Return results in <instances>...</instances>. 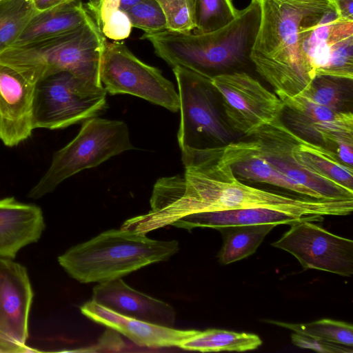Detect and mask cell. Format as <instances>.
<instances>
[{
	"instance_id": "34",
	"label": "cell",
	"mask_w": 353,
	"mask_h": 353,
	"mask_svg": "<svg viewBox=\"0 0 353 353\" xmlns=\"http://www.w3.org/2000/svg\"><path fill=\"white\" fill-rule=\"evenodd\" d=\"M120 0H88L85 7L101 30L109 17L119 9Z\"/></svg>"
},
{
	"instance_id": "33",
	"label": "cell",
	"mask_w": 353,
	"mask_h": 353,
	"mask_svg": "<svg viewBox=\"0 0 353 353\" xmlns=\"http://www.w3.org/2000/svg\"><path fill=\"white\" fill-rule=\"evenodd\" d=\"M292 343L301 348L323 353H352V347L314 339L299 333L291 334Z\"/></svg>"
},
{
	"instance_id": "20",
	"label": "cell",
	"mask_w": 353,
	"mask_h": 353,
	"mask_svg": "<svg viewBox=\"0 0 353 353\" xmlns=\"http://www.w3.org/2000/svg\"><path fill=\"white\" fill-rule=\"evenodd\" d=\"M221 157L241 181L267 183L307 198L323 199L318 194L285 177L261 157L246 139L222 146Z\"/></svg>"
},
{
	"instance_id": "30",
	"label": "cell",
	"mask_w": 353,
	"mask_h": 353,
	"mask_svg": "<svg viewBox=\"0 0 353 353\" xmlns=\"http://www.w3.org/2000/svg\"><path fill=\"white\" fill-rule=\"evenodd\" d=\"M132 26L145 33L168 30L165 15L155 0H144L125 11Z\"/></svg>"
},
{
	"instance_id": "27",
	"label": "cell",
	"mask_w": 353,
	"mask_h": 353,
	"mask_svg": "<svg viewBox=\"0 0 353 353\" xmlns=\"http://www.w3.org/2000/svg\"><path fill=\"white\" fill-rule=\"evenodd\" d=\"M265 321L314 339L353 347V326L344 321L329 319L307 323H289L273 320Z\"/></svg>"
},
{
	"instance_id": "1",
	"label": "cell",
	"mask_w": 353,
	"mask_h": 353,
	"mask_svg": "<svg viewBox=\"0 0 353 353\" xmlns=\"http://www.w3.org/2000/svg\"><path fill=\"white\" fill-rule=\"evenodd\" d=\"M221 152L222 146L182 150L184 173L159 179L153 188L150 210L126 220L123 228L147 234L189 214L243 208L284 210L318 221L353 210V199L297 198L246 185L223 159Z\"/></svg>"
},
{
	"instance_id": "14",
	"label": "cell",
	"mask_w": 353,
	"mask_h": 353,
	"mask_svg": "<svg viewBox=\"0 0 353 353\" xmlns=\"http://www.w3.org/2000/svg\"><path fill=\"white\" fill-rule=\"evenodd\" d=\"M286 125L305 140L323 146L353 139V114L312 103L301 95L279 97Z\"/></svg>"
},
{
	"instance_id": "37",
	"label": "cell",
	"mask_w": 353,
	"mask_h": 353,
	"mask_svg": "<svg viewBox=\"0 0 353 353\" xmlns=\"http://www.w3.org/2000/svg\"><path fill=\"white\" fill-rule=\"evenodd\" d=\"M78 1H81V0H32L34 6L38 12H43Z\"/></svg>"
},
{
	"instance_id": "36",
	"label": "cell",
	"mask_w": 353,
	"mask_h": 353,
	"mask_svg": "<svg viewBox=\"0 0 353 353\" xmlns=\"http://www.w3.org/2000/svg\"><path fill=\"white\" fill-rule=\"evenodd\" d=\"M33 351L28 346H21L0 334V353H22Z\"/></svg>"
},
{
	"instance_id": "5",
	"label": "cell",
	"mask_w": 353,
	"mask_h": 353,
	"mask_svg": "<svg viewBox=\"0 0 353 353\" xmlns=\"http://www.w3.org/2000/svg\"><path fill=\"white\" fill-rule=\"evenodd\" d=\"M106 40L92 17L68 32L0 53V63L38 83L61 72L103 85L100 72Z\"/></svg>"
},
{
	"instance_id": "10",
	"label": "cell",
	"mask_w": 353,
	"mask_h": 353,
	"mask_svg": "<svg viewBox=\"0 0 353 353\" xmlns=\"http://www.w3.org/2000/svg\"><path fill=\"white\" fill-rule=\"evenodd\" d=\"M302 52L315 77L353 80V20L335 10L314 15L301 26Z\"/></svg>"
},
{
	"instance_id": "2",
	"label": "cell",
	"mask_w": 353,
	"mask_h": 353,
	"mask_svg": "<svg viewBox=\"0 0 353 353\" xmlns=\"http://www.w3.org/2000/svg\"><path fill=\"white\" fill-rule=\"evenodd\" d=\"M256 1L261 15L252 65L279 97L299 95L315 77L302 52L301 26L314 15L335 10L333 1Z\"/></svg>"
},
{
	"instance_id": "22",
	"label": "cell",
	"mask_w": 353,
	"mask_h": 353,
	"mask_svg": "<svg viewBox=\"0 0 353 353\" xmlns=\"http://www.w3.org/2000/svg\"><path fill=\"white\" fill-rule=\"evenodd\" d=\"M90 17L81 1L38 12L12 46H23L68 32L79 28Z\"/></svg>"
},
{
	"instance_id": "38",
	"label": "cell",
	"mask_w": 353,
	"mask_h": 353,
	"mask_svg": "<svg viewBox=\"0 0 353 353\" xmlns=\"http://www.w3.org/2000/svg\"><path fill=\"white\" fill-rule=\"evenodd\" d=\"M144 0H120L119 9L125 12Z\"/></svg>"
},
{
	"instance_id": "7",
	"label": "cell",
	"mask_w": 353,
	"mask_h": 353,
	"mask_svg": "<svg viewBox=\"0 0 353 353\" xmlns=\"http://www.w3.org/2000/svg\"><path fill=\"white\" fill-rule=\"evenodd\" d=\"M103 85L61 72L41 79L37 84L34 105V129H61L96 117L107 107Z\"/></svg>"
},
{
	"instance_id": "21",
	"label": "cell",
	"mask_w": 353,
	"mask_h": 353,
	"mask_svg": "<svg viewBox=\"0 0 353 353\" xmlns=\"http://www.w3.org/2000/svg\"><path fill=\"white\" fill-rule=\"evenodd\" d=\"M316 219L294 212L267 208H252L230 210L202 212L187 215L170 225L191 231L196 228L217 229L232 225L267 223L289 224Z\"/></svg>"
},
{
	"instance_id": "23",
	"label": "cell",
	"mask_w": 353,
	"mask_h": 353,
	"mask_svg": "<svg viewBox=\"0 0 353 353\" xmlns=\"http://www.w3.org/2000/svg\"><path fill=\"white\" fill-rule=\"evenodd\" d=\"M293 132L292 152L301 165L353 190L352 167L343 163L334 151Z\"/></svg>"
},
{
	"instance_id": "39",
	"label": "cell",
	"mask_w": 353,
	"mask_h": 353,
	"mask_svg": "<svg viewBox=\"0 0 353 353\" xmlns=\"http://www.w3.org/2000/svg\"><path fill=\"white\" fill-rule=\"evenodd\" d=\"M0 1H2V0H0Z\"/></svg>"
},
{
	"instance_id": "13",
	"label": "cell",
	"mask_w": 353,
	"mask_h": 353,
	"mask_svg": "<svg viewBox=\"0 0 353 353\" xmlns=\"http://www.w3.org/2000/svg\"><path fill=\"white\" fill-rule=\"evenodd\" d=\"M272 246L292 254L303 269H314L343 276L353 274V241L328 232L312 221L290 228Z\"/></svg>"
},
{
	"instance_id": "18",
	"label": "cell",
	"mask_w": 353,
	"mask_h": 353,
	"mask_svg": "<svg viewBox=\"0 0 353 353\" xmlns=\"http://www.w3.org/2000/svg\"><path fill=\"white\" fill-rule=\"evenodd\" d=\"M90 320L117 331L135 344L147 347H179L196 330H178L128 317L91 300L80 307Z\"/></svg>"
},
{
	"instance_id": "6",
	"label": "cell",
	"mask_w": 353,
	"mask_h": 353,
	"mask_svg": "<svg viewBox=\"0 0 353 353\" xmlns=\"http://www.w3.org/2000/svg\"><path fill=\"white\" fill-rule=\"evenodd\" d=\"M134 149L128 125L123 121L97 117L86 119L77 135L54 153L48 170L30 190L28 197L40 199L72 175Z\"/></svg>"
},
{
	"instance_id": "11",
	"label": "cell",
	"mask_w": 353,
	"mask_h": 353,
	"mask_svg": "<svg viewBox=\"0 0 353 353\" xmlns=\"http://www.w3.org/2000/svg\"><path fill=\"white\" fill-rule=\"evenodd\" d=\"M210 80L234 131L248 136L281 117L284 104L281 99L248 72L223 73Z\"/></svg>"
},
{
	"instance_id": "28",
	"label": "cell",
	"mask_w": 353,
	"mask_h": 353,
	"mask_svg": "<svg viewBox=\"0 0 353 353\" xmlns=\"http://www.w3.org/2000/svg\"><path fill=\"white\" fill-rule=\"evenodd\" d=\"M232 0H194V34L219 30L238 16Z\"/></svg>"
},
{
	"instance_id": "3",
	"label": "cell",
	"mask_w": 353,
	"mask_h": 353,
	"mask_svg": "<svg viewBox=\"0 0 353 353\" xmlns=\"http://www.w3.org/2000/svg\"><path fill=\"white\" fill-rule=\"evenodd\" d=\"M260 7L256 0L239 10L225 27L205 33H181L165 30L144 33L141 39L152 45L156 54L170 66H180L205 77L232 72L251 63L250 54L260 23Z\"/></svg>"
},
{
	"instance_id": "26",
	"label": "cell",
	"mask_w": 353,
	"mask_h": 353,
	"mask_svg": "<svg viewBox=\"0 0 353 353\" xmlns=\"http://www.w3.org/2000/svg\"><path fill=\"white\" fill-rule=\"evenodd\" d=\"M37 12L32 0L0 1V53L14 44Z\"/></svg>"
},
{
	"instance_id": "12",
	"label": "cell",
	"mask_w": 353,
	"mask_h": 353,
	"mask_svg": "<svg viewBox=\"0 0 353 353\" xmlns=\"http://www.w3.org/2000/svg\"><path fill=\"white\" fill-rule=\"evenodd\" d=\"M293 131L278 118L245 136L250 145L276 172L323 199H353V190L301 165L292 152Z\"/></svg>"
},
{
	"instance_id": "35",
	"label": "cell",
	"mask_w": 353,
	"mask_h": 353,
	"mask_svg": "<svg viewBox=\"0 0 353 353\" xmlns=\"http://www.w3.org/2000/svg\"><path fill=\"white\" fill-rule=\"evenodd\" d=\"M339 19L353 20V0H332Z\"/></svg>"
},
{
	"instance_id": "17",
	"label": "cell",
	"mask_w": 353,
	"mask_h": 353,
	"mask_svg": "<svg viewBox=\"0 0 353 353\" xmlns=\"http://www.w3.org/2000/svg\"><path fill=\"white\" fill-rule=\"evenodd\" d=\"M92 300L128 317L174 326L176 312L172 305L133 289L121 278L99 283L92 290Z\"/></svg>"
},
{
	"instance_id": "8",
	"label": "cell",
	"mask_w": 353,
	"mask_h": 353,
	"mask_svg": "<svg viewBox=\"0 0 353 353\" xmlns=\"http://www.w3.org/2000/svg\"><path fill=\"white\" fill-rule=\"evenodd\" d=\"M172 70L179 89L181 150L209 148L210 142L226 143L231 135L220 118L210 79L180 66Z\"/></svg>"
},
{
	"instance_id": "19",
	"label": "cell",
	"mask_w": 353,
	"mask_h": 353,
	"mask_svg": "<svg viewBox=\"0 0 353 353\" xmlns=\"http://www.w3.org/2000/svg\"><path fill=\"white\" fill-rule=\"evenodd\" d=\"M45 228L40 207L14 197L0 199V257L14 259L21 249L40 239Z\"/></svg>"
},
{
	"instance_id": "16",
	"label": "cell",
	"mask_w": 353,
	"mask_h": 353,
	"mask_svg": "<svg viewBox=\"0 0 353 353\" xmlns=\"http://www.w3.org/2000/svg\"><path fill=\"white\" fill-rule=\"evenodd\" d=\"M34 292L26 268L0 257V334L27 347Z\"/></svg>"
},
{
	"instance_id": "32",
	"label": "cell",
	"mask_w": 353,
	"mask_h": 353,
	"mask_svg": "<svg viewBox=\"0 0 353 353\" xmlns=\"http://www.w3.org/2000/svg\"><path fill=\"white\" fill-rule=\"evenodd\" d=\"M132 28L127 13L118 9L103 23L101 32L105 37L114 41H120L127 39L130 36Z\"/></svg>"
},
{
	"instance_id": "29",
	"label": "cell",
	"mask_w": 353,
	"mask_h": 353,
	"mask_svg": "<svg viewBox=\"0 0 353 353\" xmlns=\"http://www.w3.org/2000/svg\"><path fill=\"white\" fill-rule=\"evenodd\" d=\"M350 80L330 76H316L300 94L306 100L336 111H345L348 102L347 82Z\"/></svg>"
},
{
	"instance_id": "9",
	"label": "cell",
	"mask_w": 353,
	"mask_h": 353,
	"mask_svg": "<svg viewBox=\"0 0 353 353\" xmlns=\"http://www.w3.org/2000/svg\"><path fill=\"white\" fill-rule=\"evenodd\" d=\"M100 79L110 94H130L173 112L179 110V97L173 83L158 68L137 57L123 43L105 44Z\"/></svg>"
},
{
	"instance_id": "15",
	"label": "cell",
	"mask_w": 353,
	"mask_h": 353,
	"mask_svg": "<svg viewBox=\"0 0 353 353\" xmlns=\"http://www.w3.org/2000/svg\"><path fill=\"white\" fill-rule=\"evenodd\" d=\"M37 84L0 63V140L6 146L19 145L34 130L33 105Z\"/></svg>"
},
{
	"instance_id": "24",
	"label": "cell",
	"mask_w": 353,
	"mask_h": 353,
	"mask_svg": "<svg viewBox=\"0 0 353 353\" xmlns=\"http://www.w3.org/2000/svg\"><path fill=\"white\" fill-rule=\"evenodd\" d=\"M277 225L276 223H267L217 228L223 240L218 254L219 263L221 265H228L252 255L267 234Z\"/></svg>"
},
{
	"instance_id": "31",
	"label": "cell",
	"mask_w": 353,
	"mask_h": 353,
	"mask_svg": "<svg viewBox=\"0 0 353 353\" xmlns=\"http://www.w3.org/2000/svg\"><path fill=\"white\" fill-rule=\"evenodd\" d=\"M155 1L165 15L168 30L181 33L194 30V0Z\"/></svg>"
},
{
	"instance_id": "25",
	"label": "cell",
	"mask_w": 353,
	"mask_h": 353,
	"mask_svg": "<svg viewBox=\"0 0 353 353\" xmlns=\"http://www.w3.org/2000/svg\"><path fill=\"white\" fill-rule=\"evenodd\" d=\"M262 344L261 338L252 333L208 329L196 330L190 337L182 342L179 347L201 352H245L256 350Z\"/></svg>"
},
{
	"instance_id": "4",
	"label": "cell",
	"mask_w": 353,
	"mask_h": 353,
	"mask_svg": "<svg viewBox=\"0 0 353 353\" xmlns=\"http://www.w3.org/2000/svg\"><path fill=\"white\" fill-rule=\"evenodd\" d=\"M179 250L176 240H154L146 234L120 228L106 230L71 247L57 260L65 272L77 281L102 283L167 261Z\"/></svg>"
}]
</instances>
